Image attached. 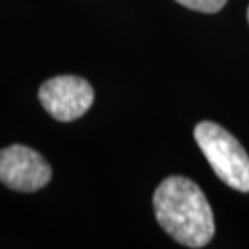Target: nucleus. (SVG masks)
<instances>
[{
  "label": "nucleus",
  "mask_w": 249,
  "mask_h": 249,
  "mask_svg": "<svg viewBox=\"0 0 249 249\" xmlns=\"http://www.w3.org/2000/svg\"><path fill=\"white\" fill-rule=\"evenodd\" d=\"M154 212L163 230L186 248H204L215 233L206 194L185 177L165 178L154 193Z\"/></svg>",
  "instance_id": "1"
},
{
  "label": "nucleus",
  "mask_w": 249,
  "mask_h": 249,
  "mask_svg": "<svg viewBox=\"0 0 249 249\" xmlns=\"http://www.w3.org/2000/svg\"><path fill=\"white\" fill-rule=\"evenodd\" d=\"M194 139L225 185L249 193V156L233 134L213 122H201L194 128Z\"/></svg>",
  "instance_id": "2"
},
{
  "label": "nucleus",
  "mask_w": 249,
  "mask_h": 249,
  "mask_svg": "<svg viewBox=\"0 0 249 249\" xmlns=\"http://www.w3.org/2000/svg\"><path fill=\"white\" fill-rule=\"evenodd\" d=\"M42 107L58 122L83 117L94 102V89L84 78L63 74L46 81L39 89Z\"/></svg>",
  "instance_id": "3"
},
{
  "label": "nucleus",
  "mask_w": 249,
  "mask_h": 249,
  "mask_svg": "<svg viewBox=\"0 0 249 249\" xmlns=\"http://www.w3.org/2000/svg\"><path fill=\"white\" fill-rule=\"evenodd\" d=\"M51 165L34 149L13 144L0 151V183L13 191H39L51 181Z\"/></svg>",
  "instance_id": "4"
},
{
  "label": "nucleus",
  "mask_w": 249,
  "mask_h": 249,
  "mask_svg": "<svg viewBox=\"0 0 249 249\" xmlns=\"http://www.w3.org/2000/svg\"><path fill=\"white\" fill-rule=\"evenodd\" d=\"M177 2L201 13H217L225 7L228 0H177Z\"/></svg>",
  "instance_id": "5"
},
{
  "label": "nucleus",
  "mask_w": 249,
  "mask_h": 249,
  "mask_svg": "<svg viewBox=\"0 0 249 249\" xmlns=\"http://www.w3.org/2000/svg\"><path fill=\"white\" fill-rule=\"evenodd\" d=\"M248 21H249V7H248Z\"/></svg>",
  "instance_id": "6"
}]
</instances>
